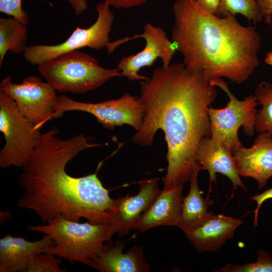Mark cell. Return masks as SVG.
<instances>
[{
    "label": "cell",
    "mask_w": 272,
    "mask_h": 272,
    "mask_svg": "<svg viewBox=\"0 0 272 272\" xmlns=\"http://www.w3.org/2000/svg\"><path fill=\"white\" fill-rule=\"evenodd\" d=\"M140 99L144 108L143 123L132 140L148 147L159 129L167 145L168 187L189 181L197 164L195 155L203 138L211 137L208 109L217 96L210 81L192 73L181 63L156 67L141 83Z\"/></svg>",
    "instance_id": "cell-1"
},
{
    "label": "cell",
    "mask_w": 272,
    "mask_h": 272,
    "mask_svg": "<svg viewBox=\"0 0 272 272\" xmlns=\"http://www.w3.org/2000/svg\"><path fill=\"white\" fill-rule=\"evenodd\" d=\"M53 127L41 133L18 181L24 190L18 206L33 211L44 223L59 217L93 224H110L118 210L96 173L75 177L69 175L67 163L80 152L99 146L81 133L62 140Z\"/></svg>",
    "instance_id": "cell-2"
},
{
    "label": "cell",
    "mask_w": 272,
    "mask_h": 272,
    "mask_svg": "<svg viewBox=\"0 0 272 272\" xmlns=\"http://www.w3.org/2000/svg\"><path fill=\"white\" fill-rule=\"evenodd\" d=\"M173 11L172 41L187 69L210 81L225 77L241 84L249 79L260 62L254 27L233 15L212 14L194 0H176Z\"/></svg>",
    "instance_id": "cell-3"
},
{
    "label": "cell",
    "mask_w": 272,
    "mask_h": 272,
    "mask_svg": "<svg viewBox=\"0 0 272 272\" xmlns=\"http://www.w3.org/2000/svg\"><path fill=\"white\" fill-rule=\"evenodd\" d=\"M33 231L49 235L53 245L46 252L65 259L71 263L80 262L90 266L105 242L112 243L116 233L110 224L81 223L59 217L45 225L29 226Z\"/></svg>",
    "instance_id": "cell-4"
},
{
    "label": "cell",
    "mask_w": 272,
    "mask_h": 272,
    "mask_svg": "<svg viewBox=\"0 0 272 272\" xmlns=\"http://www.w3.org/2000/svg\"><path fill=\"white\" fill-rule=\"evenodd\" d=\"M37 70L53 88L60 93H85L110 79L121 76L116 67L100 66L92 55L79 49L63 53L38 65Z\"/></svg>",
    "instance_id": "cell-5"
},
{
    "label": "cell",
    "mask_w": 272,
    "mask_h": 272,
    "mask_svg": "<svg viewBox=\"0 0 272 272\" xmlns=\"http://www.w3.org/2000/svg\"><path fill=\"white\" fill-rule=\"evenodd\" d=\"M211 84L221 88L228 96L227 106L221 109L210 107L208 113L211 125V138L223 143L232 153L242 147L238 138V130L242 126L244 133L252 137L255 130L258 105L254 96L250 95L243 100L237 99L229 89L227 82L221 78L210 80Z\"/></svg>",
    "instance_id": "cell-6"
},
{
    "label": "cell",
    "mask_w": 272,
    "mask_h": 272,
    "mask_svg": "<svg viewBox=\"0 0 272 272\" xmlns=\"http://www.w3.org/2000/svg\"><path fill=\"white\" fill-rule=\"evenodd\" d=\"M0 131L6 142L0 150V167L22 168L28 162L41 132L21 113L15 101L2 92Z\"/></svg>",
    "instance_id": "cell-7"
},
{
    "label": "cell",
    "mask_w": 272,
    "mask_h": 272,
    "mask_svg": "<svg viewBox=\"0 0 272 272\" xmlns=\"http://www.w3.org/2000/svg\"><path fill=\"white\" fill-rule=\"evenodd\" d=\"M54 108L53 118L61 117L66 111L86 112L94 116L104 128L110 130L128 124L138 131L142 126L144 114L140 98L128 93L117 99L97 103L77 101L62 95L57 97Z\"/></svg>",
    "instance_id": "cell-8"
},
{
    "label": "cell",
    "mask_w": 272,
    "mask_h": 272,
    "mask_svg": "<svg viewBox=\"0 0 272 272\" xmlns=\"http://www.w3.org/2000/svg\"><path fill=\"white\" fill-rule=\"evenodd\" d=\"M96 9L98 13L97 20L89 28L77 27L65 41L57 45L28 46L23 52L25 59L32 65H38L81 48L88 47L96 50L107 48L114 16L110 10V6L105 2L98 4Z\"/></svg>",
    "instance_id": "cell-9"
},
{
    "label": "cell",
    "mask_w": 272,
    "mask_h": 272,
    "mask_svg": "<svg viewBox=\"0 0 272 272\" xmlns=\"http://www.w3.org/2000/svg\"><path fill=\"white\" fill-rule=\"evenodd\" d=\"M0 92L13 99L21 113L37 129L40 130L44 124L53 118L57 98L56 91L40 78L31 75L16 84L9 76L1 83Z\"/></svg>",
    "instance_id": "cell-10"
},
{
    "label": "cell",
    "mask_w": 272,
    "mask_h": 272,
    "mask_svg": "<svg viewBox=\"0 0 272 272\" xmlns=\"http://www.w3.org/2000/svg\"><path fill=\"white\" fill-rule=\"evenodd\" d=\"M140 37L146 41L144 48L136 54L121 58L117 66L121 76L131 81L146 80L148 77L139 75L138 72L143 67L153 65L158 58L161 59L162 66L167 67L177 50L173 42L167 37L165 31L150 23L145 25L142 34L110 43L109 50L112 52L117 46L123 42Z\"/></svg>",
    "instance_id": "cell-11"
},
{
    "label": "cell",
    "mask_w": 272,
    "mask_h": 272,
    "mask_svg": "<svg viewBox=\"0 0 272 272\" xmlns=\"http://www.w3.org/2000/svg\"><path fill=\"white\" fill-rule=\"evenodd\" d=\"M232 154L239 175L252 178L263 187L272 176V135L259 133L251 147L243 146Z\"/></svg>",
    "instance_id": "cell-12"
},
{
    "label": "cell",
    "mask_w": 272,
    "mask_h": 272,
    "mask_svg": "<svg viewBox=\"0 0 272 272\" xmlns=\"http://www.w3.org/2000/svg\"><path fill=\"white\" fill-rule=\"evenodd\" d=\"M244 221L212 212L184 232L186 238L200 252H214L231 239Z\"/></svg>",
    "instance_id": "cell-13"
},
{
    "label": "cell",
    "mask_w": 272,
    "mask_h": 272,
    "mask_svg": "<svg viewBox=\"0 0 272 272\" xmlns=\"http://www.w3.org/2000/svg\"><path fill=\"white\" fill-rule=\"evenodd\" d=\"M183 184L164 187L132 229L141 232L159 226L178 227L182 214Z\"/></svg>",
    "instance_id": "cell-14"
},
{
    "label": "cell",
    "mask_w": 272,
    "mask_h": 272,
    "mask_svg": "<svg viewBox=\"0 0 272 272\" xmlns=\"http://www.w3.org/2000/svg\"><path fill=\"white\" fill-rule=\"evenodd\" d=\"M195 159L201 166V170L209 172L210 190L212 182L216 184V173H219L232 182L233 188L231 198L234 196V191L238 186L247 191L236 170L232 153L223 143L211 137L203 138L197 146Z\"/></svg>",
    "instance_id": "cell-15"
},
{
    "label": "cell",
    "mask_w": 272,
    "mask_h": 272,
    "mask_svg": "<svg viewBox=\"0 0 272 272\" xmlns=\"http://www.w3.org/2000/svg\"><path fill=\"white\" fill-rule=\"evenodd\" d=\"M158 178L143 179L138 182L140 190L135 195L127 193L117 198L118 210L111 223L119 237L128 234L134 224L150 207L160 191Z\"/></svg>",
    "instance_id": "cell-16"
},
{
    "label": "cell",
    "mask_w": 272,
    "mask_h": 272,
    "mask_svg": "<svg viewBox=\"0 0 272 272\" xmlns=\"http://www.w3.org/2000/svg\"><path fill=\"white\" fill-rule=\"evenodd\" d=\"M125 242H105L100 253L90 266L100 272H149L151 266L145 258L142 246L133 245L123 252Z\"/></svg>",
    "instance_id": "cell-17"
},
{
    "label": "cell",
    "mask_w": 272,
    "mask_h": 272,
    "mask_svg": "<svg viewBox=\"0 0 272 272\" xmlns=\"http://www.w3.org/2000/svg\"><path fill=\"white\" fill-rule=\"evenodd\" d=\"M53 245L47 234L36 241L8 234L0 239V272H25L34 256L47 252Z\"/></svg>",
    "instance_id": "cell-18"
},
{
    "label": "cell",
    "mask_w": 272,
    "mask_h": 272,
    "mask_svg": "<svg viewBox=\"0 0 272 272\" xmlns=\"http://www.w3.org/2000/svg\"><path fill=\"white\" fill-rule=\"evenodd\" d=\"M201 169L197 163L189 180V191L183 198L181 217L177 227L183 232L205 218L210 213V207L214 203V200L209 196H202L203 193L199 188L197 175Z\"/></svg>",
    "instance_id": "cell-19"
},
{
    "label": "cell",
    "mask_w": 272,
    "mask_h": 272,
    "mask_svg": "<svg viewBox=\"0 0 272 272\" xmlns=\"http://www.w3.org/2000/svg\"><path fill=\"white\" fill-rule=\"evenodd\" d=\"M27 25L19 19L0 18V66L8 51L20 53L26 50Z\"/></svg>",
    "instance_id": "cell-20"
},
{
    "label": "cell",
    "mask_w": 272,
    "mask_h": 272,
    "mask_svg": "<svg viewBox=\"0 0 272 272\" xmlns=\"http://www.w3.org/2000/svg\"><path fill=\"white\" fill-rule=\"evenodd\" d=\"M261 108L257 110L255 130L272 135V83L261 82L254 95Z\"/></svg>",
    "instance_id": "cell-21"
},
{
    "label": "cell",
    "mask_w": 272,
    "mask_h": 272,
    "mask_svg": "<svg viewBox=\"0 0 272 272\" xmlns=\"http://www.w3.org/2000/svg\"><path fill=\"white\" fill-rule=\"evenodd\" d=\"M240 14L254 24L263 20L256 0H220L218 16Z\"/></svg>",
    "instance_id": "cell-22"
},
{
    "label": "cell",
    "mask_w": 272,
    "mask_h": 272,
    "mask_svg": "<svg viewBox=\"0 0 272 272\" xmlns=\"http://www.w3.org/2000/svg\"><path fill=\"white\" fill-rule=\"evenodd\" d=\"M253 263L243 265L228 263L221 267L220 272H272V256L264 249H258Z\"/></svg>",
    "instance_id": "cell-23"
},
{
    "label": "cell",
    "mask_w": 272,
    "mask_h": 272,
    "mask_svg": "<svg viewBox=\"0 0 272 272\" xmlns=\"http://www.w3.org/2000/svg\"><path fill=\"white\" fill-rule=\"evenodd\" d=\"M61 258L53 254L43 252L34 256L28 263L25 272H65L60 267Z\"/></svg>",
    "instance_id": "cell-24"
},
{
    "label": "cell",
    "mask_w": 272,
    "mask_h": 272,
    "mask_svg": "<svg viewBox=\"0 0 272 272\" xmlns=\"http://www.w3.org/2000/svg\"><path fill=\"white\" fill-rule=\"evenodd\" d=\"M22 0H0V12L12 16L23 23H28V14L22 9Z\"/></svg>",
    "instance_id": "cell-25"
},
{
    "label": "cell",
    "mask_w": 272,
    "mask_h": 272,
    "mask_svg": "<svg viewBox=\"0 0 272 272\" xmlns=\"http://www.w3.org/2000/svg\"><path fill=\"white\" fill-rule=\"evenodd\" d=\"M268 199H272V188L267 189L264 192L258 194H255L250 198V200L256 201L257 203L256 208L254 211L253 225L255 227L258 225V215L259 209L263 203Z\"/></svg>",
    "instance_id": "cell-26"
},
{
    "label": "cell",
    "mask_w": 272,
    "mask_h": 272,
    "mask_svg": "<svg viewBox=\"0 0 272 272\" xmlns=\"http://www.w3.org/2000/svg\"><path fill=\"white\" fill-rule=\"evenodd\" d=\"M259 11L264 22L272 25V0H256Z\"/></svg>",
    "instance_id": "cell-27"
},
{
    "label": "cell",
    "mask_w": 272,
    "mask_h": 272,
    "mask_svg": "<svg viewBox=\"0 0 272 272\" xmlns=\"http://www.w3.org/2000/svg\"><path fill=\"white\" fill-rule=\"evenodd\" d=\"M148 0H104V2L116 8L127 9L141 6Z\"/></svg>",
    "instance_id": "cell-28"
},
{
    "label": "cell",
    "mask_w": 272,
    "mask_h": 272,
    "mask_svg": "<svg viewBox=\"0 0 272 272\" xmlns=\"http://www.w3.org/2000/svg\"><path fill=\"white\" fill-rule=\"evenodd\" d=\"M196 2L207 12L217 15L219 10L220 0H199Z\"/></svg>",
    "instance_id": "cell-29"
},
{
    "label": "cell",
    "mask_w": 272,
    "mask_h": 272,
    "mask_svg": "<svg viewBox=\"0 0 272 272\" xmlns=\"http://www.w3.org/2000/svg\"><path fill=\"white\" fill-rule=\"evenodd\" d=\"M70 4L77 15H80L88 8L86 0H66Z\"/></svg>",
    "instance_id": "cell-30"
},
{
    "label": "cell",
    "mask_w": 272,
    "mask_h": 272,
    "mask_svg": "<svg viewBox=\"0 0 272 272\" xmlns=\"http://www.w3.org/2000/svg\"><path fill=\"white\" fill-rule=\"evenodd\" d=\"M265 62L272 66V50L269 51L266 55L265 59Z\"/></svg>",
    "instance_id": "cell-31"
},
{
    "label": "cell",
    "mask_w": 272,
    "mask_h": 272,
    "mask_svg": "<svg viewBox=\"0 0 272 272\" xmlns=\"http://www.w3.org/2000/svg\"><path fill=\"white\" fill-rule=\"evenodd\" d=\"M194 1H195V2H197V1H198L199 0H194Z\"/></svg>",
    "instance_id": "cell-32"
}]
</instances>
